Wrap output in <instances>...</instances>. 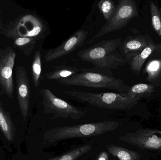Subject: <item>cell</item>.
<instances>
[{
  "instance_id": "cell-14",
  "label": "cell",
  "mask_w": 161,
  "mask_h": 160,
  "mask_svg": "<svg viewBox=\"0 0 161 160\" xmlns=\"http://www.w3.org/2000/svg\"><path fill=\"white\" fill-rule=\"evenodd\" d=\"M0 129L6 139L12 142L15 136V128L9 114L3 107L0 99Z\"/></svg>"
},
{
  "instance_id": "cell-20",
  "label": "cell",
  "mask_w": 161,
  "mask_h": 160,
  "mask_svg": "<svg viewBox=\"0 0 161 160\" xmlns=\"http://www.w3.org/2000/svg\"><path fill=\"white\" fill-rule=\"evenodd\" d=\"M14 47L20 49L25 55L28 56L35 49L37 40L28 37H18L13 39Z\"/></svg>"
},
{
  "instance_id": "cell-15",
  "label": "cell",
  "mask_w": 161,
  "mask_h": 160,
  "mask_svg": "<svg viewBox=\"0 0 161 160\" xmlns=\"http://www.w3.org/2000/svg\"><path fill=\"white\" fill-rule=\"evenodd\" d=\"M79 71V70L76 67L60 65L55 67L53 70L44 75L48 80L58 81L72 77Z\"/></svg>"
},
{
  "instance_id": "cell-2",
  "label": "cell",
  "mask_w": 161,
  "mask_h": 160,
  "mask_svg": "<svg viewBox=\"0 0 161 160\" xmlns=\"http://www.w3.org/2000/svg\"><path fill=\"white\" fill-rule=\"evenodd\" d=\"M80 72L72 77L58 81L64 85L112 89L120 93H126L130 88L122 80L113 77L111 71L95 68H80Z\"/></svg>"
},
{
  "instance_id": "cell-17",
  "label": "cell",
  "mask_w": 161,
  "mask_h": 160,
  "mask_svg": "<svg viewBox=\"0 0 161 160\" xmlns=\"http://www.w3.org/2000/svg\"><path fill=\"white\" fill-rule=\"evenodd\" d=\"M107 149L109 154L119 160H140L141 158V155L137 152L122 147L111 145L107 147Z\"/></svg>"
},
{
  "instance_id": "cell-25",
  "label": "cell",
  "mask_w": 161,
  "mask_h": 160,
  "mask_svg": "<svg viewBox=\"0 0 161 160\" xmlns=\"http://www.w3.org/2000/svg\"><path fill=\"white\" fill-rule=\"evenodd\" d=\"M4 26L3 22V19L2 17V10L0 8V31H3V29Z\"/></svg>"
},
{
  "instance_id": "cell-9",
  "label": "cell",
  "mask_w": 161,
  "mask_h": 160,
  "mask_svg": "<svg viewBox=\"0 0 161 160\" xmlns=\"http://www.w3.org/2000/svg\"><path fill=\"white\" fill-rule=\"evenodd\" d=\"M16 54L10 47L0 49V86L3 92L12 98L14 93L13 69Z\"/></svg>"
},
{
  "instance_id": "cell-23",
  "label": "cell",
  "mask_w": 161,
  "mask_h": 160,
  "mask_svg": "<svg viewBox=\"0 0 161 160\" xmlns=\"http://www.w3.org/2000/svg\"><path fill=\"white\" fill-rule=\"evenodd\" d=\"M97 6L107 21L112 17L116 9V5L112 0H101L98 2Z\"/></svg>"
},
{
  "instance_id": "cell-6",
  "label": "cell",
  "mask_w": 161,
  "mask_h": 160,
  "mask_svg": "<svg viewBox=\"0 0 161 160\" xmlns=\"http://www.w3.org/2000/svg\"><path fill=\"white\" fill-rule=\"evenodd\" d=\"M137 5L133 0H120L112 17L106 22L98 34H97L87 44L105 34L118 31L127 26L133 18L139 16Z\"/></svg>"
},
{
  "instance_id": "cell-3",
  "label": "cell",
  "mask_w": 161,
  "mask_h": 160,
  "mask_svg": "<svg viewBox=\"0 0 161 160\" xmlns=\"http://www.w3.org/2000/svg\"><path fill=\"white\" fill-rule=\"evenodd\" d=\"M115 121H106L68 126L57 127L47 131L44 140L49 143L63 140L96 136L113 131L119 126Z\"/></svg>"
},
{
  "instance_id": "cell-18",
  "label": "cell",
  "mask_w": 161,
  "mask_h": 160,
  "mask_svg": "<svg viewBox=\"0 0 161 160\" xmlns=\"http://www.w3.org/2000/svg\"><path fill=\"white\" fill-rule=\"evenodd\" d=\"M145 72L147 74V80L156 83L161 79V59H155L148 61L146 66Z\"/></svg>"
},
{
  "instance_id": "cell-16",
  "label": "cell",
  "mask_w": 161,
  "mask_h": 160,
  "mask_svg": "<svg viewBox=\"0 0 161 160\" xmlns=\"http://www.w3.org/2000/svg\"><path fill=\"white\" fill-rule=\"evenodd\" d=\"M154 91V85L140 83L130 87L129 90L125 94L129 97L139 101L142 98L149 96Z\"/></svg>"
},
{
  "instance_id": "cell-10",
  "label": "cell",
  "mask_w": 161,
  "mask_h": 160,
  "mask_svg": "<svg viewBox=\"0 0 161 160\" xmlns=\"http://www.w3.org/2000/svg\"><path fill=\"white\" fill-rule=\"evenodd\" d=\"M88 32L79 30L74 34L54 49H51L44 55L45 62L55 61L74 51L81 47L87 38Z\"/></svg>"
},
{
  "instance_id": "cell-21",
  "label": "cell",
  "mask_w": 161,
  "mask_h": 160,
  "mask_svg": "<svg viewBox=\"0 0 161 160\" xmlns=\"http://www.w3.org/2000/svg\"><path fill=\"white\" fill-rule=\"evenodd\" d=\"M41 53L40 51L36 52L32 65V77L34 86L38 88L40 84L42 70Z\"/></svg>"
},
{
  "instance_id": "cell-4",
  "label": "cell",
  "mask_w": 161,
  "mask_h": 160,
  "mask_svg": "<svg viewBox=\"0 0 161 160\" xmlns=\"http://www.w3.org/2000/svg\"><path fill=\"white\" fill-rule=\"evenodd\" d=\"M71 97L93 106L113 110H128L135 106L139 101L129 97L125 93L113 92L93 93L81 91H66Z\"/></svg>"
},
{
  "instance_id": "cell-5",
  "label": "cell",
  "mask_w": 161,
  "mask_h": 160,
  "mask_svg": "<svg viewBox=\"0 0 161 160\" xmlns=\"http://www.w3.org/2000/svg\"><path fill=\"white\" fill-rule=\"evenodd\" d=\"M45 26L40 18L31 14H24L11 21L2 31L8 38L28 37L38 40L44 36Z\"/></svg>"
},
{
  "instance_id": "cell-13",
  "label": "cell",
  "mask_w": 161,
  "mask_h": 160,
  "mask_svg": "<svg viewBox=\"0 0 161 160\" xmlns=\"http://www.w3.org/2000/svg\"><path fill=\"white\" fill-rule=\"evenodd\" d=\"M155 50H161V43L157 45L150 39L148 46L142 52L125 56L127 59V63L130 65L131 70L139 75L145 62Z\"/></svg>"
},
{
  "instance_id": "cell-8",
  "label": "cell",
  "mask_w": 161,
  "mask_h": 160,
  "mask_svg": "<svg viewBox=\"0 0 161 160\" xmlns=\"http://www.w3.org/2000/svg\"><path fill=\"white\" fill-rule=\"evenodd\" d=\"M119 140L142 149L161 152V130L143 128L120 136Z\"/></svg>"
},
{
  "instance_id": "cell-7",
  "label": "cell",
  "mask_w": 161,
  "mask_h": 160,
  "mask_svg": "<svg viewBox=\"0 0 161 160\" xmlns=\"http://www.w3.org/2000/svg\"><path fill=\"white\" fill-rule=\"evenodd\" d=\"M40 94L42 96L44 112L53 115L55 118L78 120L81 119L86 114L84 111L55 95L49 89H42Z\"/></svg>"
},
{
  "instance_id": "cell-19",
  "label": "cell",
  "mask_w": 161,
  "mask_h": 160,
  "mask_svg": "<svg viewBox=\"0 0 161 160\" xmlns=\"http://www.w3.org/2000/svg\"><path fill=\"white\" fill-rule=\"evenodd\" d=\"M92 148L91 145H85L68 151L61 156L51 158L48 160H76L89 152Z\"/></svg>"
},
{
  "instance_id": "cell-24",
  "label": "cell",
  "mask_w": 161,
  "mask_h": 160,
  "mask_svg": "<svg viewBox=\"0 0 161 160\" xmlns=\"http://www.w3.org/2000/svg\"><path fill=\"white\" fill-rule=\"evenodd\" d=\"M109 156L108 152L103 151L101 152L97 158V160H108Z\"/></svg>"
},
{
  "instance_id": "cell-12",
  "label": "cell",
  "mask_w": 161,
  "mask_h": 160,
  "mask_svg": "<svg viewBox=\"0 0 161 160\" xmlns=\"http://www.w3.org/2000/svg\"><path fill=\"white\" fill-rule=\"evenodd\" d=\"M150 39L147 36H128L122 41L118 49L124 56L133 55L145 49L148 46Z\"/></svg>"
},
{
  "instance_id": "cell-1",
  "label": "cell",
  "mask_w": 161,
  "mask_h": 160,
  "mask_svg": "<svg viewBox=\"0 0 161 160\" xmlns=\"http://www.w3.org/2000/svg\"><path fill=\"white\" fill-rule=\"evenodd\" d=\"M122 41L121 38L102 40L81 50L77 55L82 61L92 63L96 69L111 71L127 64V59L117 51Z\"/></svg>"
},
{
  "instance_id": "cell-22",
  "label": "cell",
  "mask_w": 161,
  "mask_h": 160,
  "mask_svg": "<svg viewBox=\"0 0 161 160\" xmlns=\"http://www.w3.org/2000/svg\"><path fill=\"white\" fill-rule=\"evenodd\" d=\"M152 24L153 28L159 36H161V10L156 3L151 2L150 4Z\"/></svg>"
},
{
  "instance_id": "cell-11",
  "label": "cell",
  "mask_w": 161,
  "mask_h": 160,
  "mask_svg": "<svg viewBox=\"0 0 161 160\" xmlns=\"http://www.w3.org/2000/svg\"><path fill=\"white\" fill-rule=\"evenodd\" d=\"M16 76L18 102L22 115L25 119L29 113L31 91L29 78L24 67H17Z\"/></svg>"
}]
</instances>
